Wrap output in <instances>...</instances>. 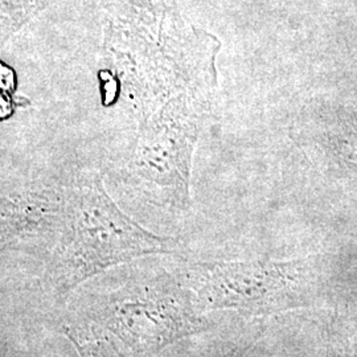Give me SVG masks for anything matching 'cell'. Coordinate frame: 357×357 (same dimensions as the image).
I'll use <instances>...</instances> for the list:
<instances>
[{
  "label": "cell",
  "mask_w": 357,
  "mask_h": 357,
  "mask_svg": "<svg viewBox=\"0 0 357 357\" xmlns=\"http://www.w3.org/2000/svg\"><path fill=\"white\" fill-rule=\"evenodd\" d=\"M181 281L206 315L281 314L314 306L323 291L319 268L310 258L193 262Z\"/></svg>",
  "instance_id": "1"
},
{
  "label": "cell",
  "mask_w": 357,
  "mask_h": 357,
  "mask_svg": "<svg viewBox=\"0 0 357 357\" xmlns=\"http://www.w3.org/2000/svg\"><path fill=\"white\" fill-rule=\"evenodd\" d=\"M64 284L68 290L115 265L149 255L172 253L174 241L126 216L100 178L79 183L68 205Z\"/></svg>",
  "instance_id": "2"
},
{
  "label": "cell",
  "mask_w": 357,
  "mask_h": 357,
  "mask_svg": "<svg viewBox=\"0 0 357 357\" xmlns=\"http://www.w3.org/2000/svg\"><path fill=\"white\" fill-rule=\"evenodd\" d=\"M262 330L250 328L241 337H200L202 333L187 337L181 357H246L253 349ZM205 335V332H204Z\"/></svg>",
  "instance_id": "3"
},
{
  "label": "cell",
  "mask_w": 357,
  "mask_h": 357,
  "mask_svg": "<svg viewBox=\"0 0 357 357\" xmlns=\"http://www.w3.org/2000/svg\"><path fill=\"white\" fill-rule=\"evenodd\" d=\"M57 0H0V51L13 35Z\"/></svg>",
  "instance_id": "4"
},
{
  "label": "cell",
  "mask_w": 357,
  "mask_h": 357,
  "mask_svg": "<svg viewBox=\"0 0 357 357\" xmlns=\"http://www.w3.org/2000/svg\"><path fill=\"white\" fill-rule=\"evenodd\" d=\"M326 357H356L354 344L345 336L344 332L336 328L335 324H332L327 337Z\"/></svg>",
  "instance_id": "5"
},
{
  "label": "cell",
  "mask_w": 357,
  "mask_h": 357,
  "mask_svg": "<svg viewBox=\"0 0 357 357\" xmlns=\"http://www.w3.org/2000/svg\"><path fill=\"white\" fill-rule=\"evenodd\" d=\"M70 340L76 344L77 349L79 351L82 357H125L119 349H116L114 345L107 343H97V344H79L72 336H69Z\"/></svg>",
  "instance_id": "6"
}]
</instances>
